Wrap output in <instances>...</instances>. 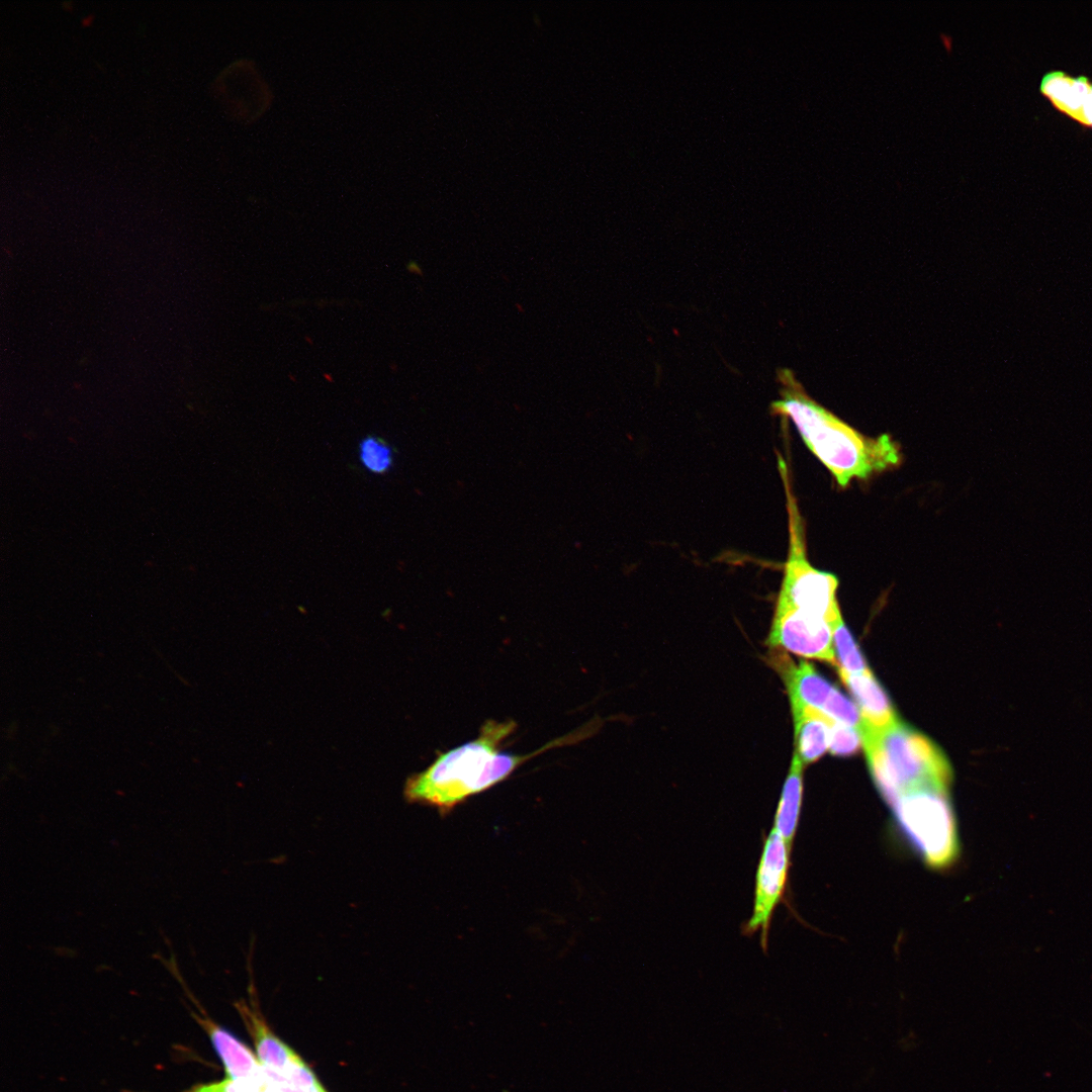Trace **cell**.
Masks as SVG:
<instances>
[{"mask_svg":"<svg viewBox=\"0 0 1092 1092\" xmlns=\"http://www.w3.org/2000/svg\"><path fill=\"white\" fill-rule=\"evenodd\" d=\"M211 1043L221 1060L229 1079L241 1080L254 1076L262 1067L250 1049L230 1030L209 1020L202 1021Z\"/></svg>","mask_w":1092,"mask_h":1092,"instance_id":"4fadbf2b","label":"cell"},{"mask_svg":"<svg viewBox=\"0 0 1092 1092\" xmlns=\"http://www.w3.org/2000/svg\"><path fill=\"white\" fill-rule=\"evenodd\" d=\"M803 768L804 765L794 754L775 816L774 829L780 833L791 849L802 806Z\"/></svg>","mask_w":1092,"mask_h":1092,"instance_id":"5bb4252c","label":"cell"},{"mask_svg":"<svg viewBox=\"0 0 1092 1092\" xmlns=\"http://www.w3.org/2000/svg\"><path fill=\"white\" fill-rule=\"evenodd\" d=\"M1091 128H1092V124H1091Z\"/></svg>","mask_w":1092,"mask_h":1092,"instance_id":"ac0fdd59","label":"cell"},{"mask_svg":"<svg viewBox=\"0 0 1092 1092\" xmlns=\"http://www.w3.org/2000/svg\"><path fill=\"white\" fill-rule=\"evenodd\" d=\"M862 745L858 730L832 719L829 751L836 756H849L856 753Z\"/></svg>","mask_w":1092,"mask_h":1092,"instance_id":"e0dca14e","label":"cell"},{"mask_svg":"<svg viewBox=\"0 0 1092 1092\" xmlns=\"http://www.w3.org/2000/svg\"><path fill=\"white\" fill-rule=\"evenodd\" d=\"M791 848L774 828L767 835L759 858L753 911L744 925V933L761 932V946L766 947L770 919L782 900L790 868Z\"/></svg>","mask_w":1092,"mask_h":1092,"instance_id":"52a82bcc","label":"cell"},{"mask_svg":"<svg viewBox=\"0 0 1092 1092\" xmlns=\"http://www.w3.org/2000/svg\"><path fill=\"white\" fill-rule=\"evenodd\" d=\"M834 627L822 618L776 607L766 644L770 649L837 665L833 649Z\"/></svg>","mask_w":1092,"mask_h":1092,"instance_id":"8992f818","label":"cell"},{"mask_svg":"<svg viewBox=\"0 0 1092 1092\" xmlns=\"http://www.w3.org/2000/svg\"><path fill=\"white\" fill-rule=\"evenodd\" d=\"M217 95L228 107L229 112L237 119L244 96L245 117L244 122H253L264 114L270 107L273 95L268 84L257 72L255 64L249 60H240L228 69L217 79Z\"/></svg>","mask_w":1092,"mask_h":1092,"instance_id":"ba28073f","label":"cell"},{"mask_svg":"<svg viewBox=\"0 0 1092 1092\" xmlns=\"http://www.w3.org/2000/svg\"><path fill=\"white\" fill-rule=\"evenodd\" d=\"M790 545L776 607L800 611L836 625L842 618L836 600L837 578L815 568L806 556L801 518L788 492Z\"/></svg>","mask_w":1092,"mask_h":1092,"instance_id":"5b68a950","label":"cell"},{"mask_svg":"<svg viewBox=\"0 0 1092 1092\" xmlns=\"http://www.w3.org/2000/svg\"><path fill=\"white\" fill-rule=\"evenodd\" d=\"M778 380L780 398L771 403V413L794 423L806 446L840 486L899 463L898 447L889 436L861 435L808 396L789 369L779 370Z\"/></svg>","mask_w":1092,"mask_h":1092,"instance_id":"7a4b0ae2","label":"cell"},{"mask_svg":"<svg viewBox=\"0 0 1092 1092\" xmlns=\"http://www.w3.org/2000/svg\"><path fill=\"white\" fill-rule=\"evenodd\" d=\"M791 707L795 724L794 754L806 766L829 749L832 719L812 707Z\"/></svg>","mask_w":1092,"mask_h":1092,"instance_id":"8fae6325","label":"cell"},{"mask_svg":"<svg viewBox=\"0 0 1092 1092\" xmlns=\"http://www.w3.org/2000/svg\"><path fill=\"white\" fill-rule=\"evenodd\" d=\"M516 726L512 720H487L478 737L439 753L426 769L411 776L404 785L405 800L446 813L472 795L503 782L527 759L541 751L573 743L583 737L581 730L572 731L529 754L499 752V745L515 731Z\"/></svg>","mask_w":1092,"mask_h":1092,"instance_id":"6da1fadb","label":"cell"},{"mask_svg":"<svg viewBox=\"0 0 1092 1092\" xmlns=\"http://www.w3.org/2000/svg\"><path fill=\"white\" fill-rule=\"evenodd\" d=\"M833 649L838 668L850 674H871L867 661L841 619L833 630Z\"/></svg>","mask_w":1092,"mask_h":1092,"instance_id":"9a60e30c","label":"cell"},{"mask_svg":"<svg viewBox=\"0 0 1092 1092\" xmlns=\"http://www.w3.org/2000/svg\"><path fill=\"white\" fill-rule=\"evenodd\" d=\"M239 1010L251 1027L258 1058L263 1066L280 1073H289L305 1065L295 1052L270 1031L256 1009L241 1003Z\"/></svg>","mask_w":1092,"mask_h":1092,"instance_id":"7c38bea8","label":"cell"},{"mask_svg":"<svg viewBox=\"0 0 1092 1092\" xmlns=\"http://www.w3.org/2000/svg\"><path fill=\"white\" fill-rule=\"evenodd\" d=\"M861 737L875 784L890 806L915 788L948 790L950 766L927 737L900 722L879 733L867 730Z\"/></svg>","mask_w":1092,"mask_h":1092,"instance_id":"3957f363","label":"cell"},{"mask_svg":"<svg viewBox=\"0 0 1092 1092\" xmlns=\"http://www.w3.org/2000/svg\"><path fill=\"white\" fill-rule=\"evenodd\" d=\"M359 458L368 471L382 474L392 465V450L379 437L368 436L359 444Z\"/></svg>","mask_w":1092,"mask_h":1092,"instance_id":"2e32d148","label":"cell"},{"mask_svg":"<svg viewBox=\"0 0 1092 1092\" xmlns=\"http://www.w3.org/2000/svg\"><path fill=\"white\" fill-rule=\"evenodd\" d=\"M908 841L924 863L941 870L960 854V840L948 790L920 787L904 792L891 806Z\"/></svg>","mask_w":1092,"mask_h":1092,"instance_id":"277c9868","label":"cell"},{"mask_svg":"<svg viewBox=\"0 0 1092 1092\" xmlns=\"http://www.w3.org/2000/svg\"><path fill=\"white\" fill-rule=\"evenodd\" d=\"M838 672L855 699L868 730L879 733L899 722L887 694L873 673L850 674L840 668Z\"/></svg>","mask_w":1092,"mask_h":1092,"instance_id":"30bf717a","label":"cell"},{"mask_svg":"<svg viewBox=\"0 0 1092 1092\" xmlns=\"http://www.w3.org/2000/svg\"><path fill=\"white\" fill-rule=\"evenodd\" d=\"M1039 90L1062 113L1084 127L1092 120V82L1086 76H1071L1056 70L1043 75Z\"/></svg>","mask_w":1092,"mask_h":1092,"instance_id":"9c48e42d","label":"cell"}]
</instances>
